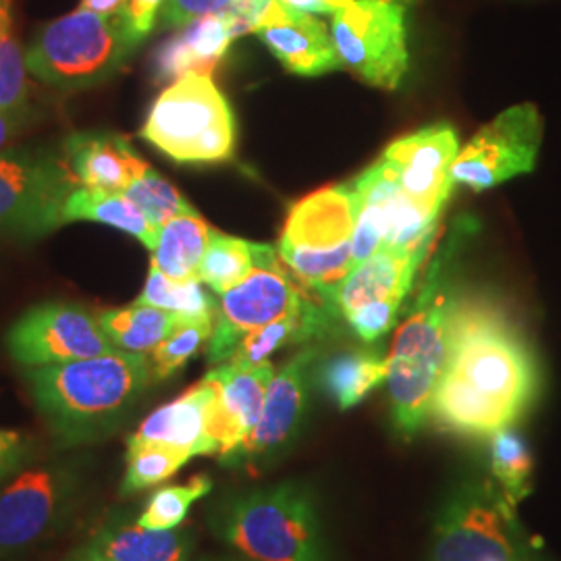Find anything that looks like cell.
<instances>
[{"instance_id":"6da1fadb","label":"cell","mask_w":561,"mask_h":561,"mask_svg":"<svg viewBox=\"0 0 561 561\" xmlns=\"http://www.w3.org/2000/svg\"><path fill=\"white\" fill-rule=\"evenodd\" d=\"M535 393L537 366L516 327L486 300L456 298L433 421L466 437H493L520 419Z\"/></svg>"},{"instance_id":"7a4b0ae2","label":"cell","mask_w":561,"mask_h":561,"mask_svg":"<svg viewBox=\"0 0 561 561\" xmlns=\"http://www.w3.org/2000/svg\"><path fill=\"white\" fill-rule=\"evenodd\" d=\"M152 377L146 354L123 350L25 373L42 421L60 449L101 443L117 433Z\"/></svg>"},{"instance_id":"3957f363","label":"cell","mask_w":561,"mask_h":561,"mask_svg":"<svg viewBox=\"0 0 561 561\" xmlns=\"http://www.w3.org/2000/svg\"><path fill=\"white\" fill-rule=\"evenodd\" d=\"M451 243L433 262L422 283L421 298L396 335L387 356V387L393 421L403 435H414L431 416V403L442 379L447 354V322L454 306L445 262Z\"/></svg>"},{"instance_id":"277c9868","label":"cell","mask_w":561,"mask_h":561,"mask_svg":"<svg viewBox=\"0 0 561 561\" xmlns=\"http://www.w3.org/2000/svg\"><path fill=\"white\" fill-rule=\"evenodd\" d=\"M354 229L356 202L350 183L331 185L294 204L277 245L285 268L333 312L335 294L354 268Z\"/></svg>"},{"instance_id":"5b68a950","label":"cell","mask_w":561,"mask_h":561,"mask_svg":"<svg viewBox=\"0 0 561 561\" xmlns=\"http://www.w3.org/2000/svg\"><path fill=\"white\" fill-rule=\"evenodd\" d=\"M213 528L248 561H324L314 505L296 484L225 500Z\"/></svg>"},{"instance_id":"8992f818","label":"cell","mask_w":561,"mask_h":561,"mask_svg":"<svg viewBox=\"0 0 561 561\" xmlns=\"http://www.w3.org/2000/svg\"><path fill=\"white\" fill-rule=\"evenodd\" d=\"M88 460L30 463L0 489V561L20 560L53 541L85 495Z\"/></svg>"},{"instance_id":"52a82bcc","label":"cell","mask_w":561,"mask_h":561,"mask_svg":"<svg viewBox=\"0 0 561 561\" xmlns=\"http://www.w3.org/2000/svg\"><path fill=\"white\" fill-rule=\"evenodd\" d=\"M140 44L121 13L78 9L42 27L25 53V65L44 83L76 90L115 76Z\"/></svg>"},{"instance_id":"ba28073f","label":"cell","mask_w":561,"mask_h":561,"mask_svg":"<svg viewBox=\"0 0 561 561\" xmlns=\"http://www.w3.org/2000/svg\"><path fill=\"white\" fill-rule=\"evenodd\" d=\"M140 136L175 162H222L236 150V119L208 76H185L164 88Z\"/></svg>"},{"instance_id":"9c48e42d","label":"cell","mask_w":561,"mask_h":561,"mask_svg":"<svg viewBox=\"0 0 561 561\" xmlns=\"http://www.w3.org/2000/svg\"><path fill=\"white\" fill-rule=\"evenodd\" d=\"M319 300L285 268L273 245L261 243L252 273L219 300L215 331L206 347L208 362L215 366L225 364L250 331L300 312Z\"/></svg>"},{"instance_id":"30bf717a","label":"cell","mask_w":561,"mask_h":561,"mask_svg":"<svg viewBox=\"0 0 561 561\" xmlns=\"http://www.w3.org/2000/svg\"><path fill=\"white\" fill-rule=\"evenodd\" d=\"M81 183L69 162L38 152H0V236L36 240L65 222Z\"/></svg>"},{"instance_id":"8fae6325","label":"cell","mask_w":561,"mask_h":561,"mask_svg":"<svg viewBox=\"0 0 561 561\" xmlns=\"http://www.w3.org/2000/svg\"><path fill=\"white\" fill-rule=\"evenodd\" d=\"M331 18V36L341 67L370 85L396 90L410 62L403 4L347 0Z\"/></svg>"},{"instance_id":"7c38bea8","label":"cell","mask_w":561,"mask_h":561,"mask_svg":"<svg viewBox=\"0 0 561 561\" xmlns=\"http://www.w3.org/2000/svg\"><path fill=\"white\" fill-rule=\"evenodd\" d=\"M356 202V229L352 240V264L368 261L381 248L400 252L428 250L437 219L424 215L401 192L396 169L375 162L350 183Z\"/></svg>"},{"instance_id":"4fadbf2b","label":"cell","mask_w":561,"mask_h":561,"mask_svg":"<svg viewBox=\"0 0 561 561\" xmlns=\"http://www.w3.org/2000/svg\"><path fill=\"white\" fill-rule=\"evenodd\" d=\"M542 141V117L535 104H518L468 141L451 167L454 185L484 192L503 181L533 173Z\"/></svg>"},{"instance_id":"5bb4252c","label":"cell","mask_w":561,"mask_h":561,"mask_svg":"<svg viewBox=\"0 0 561 561\" xmlns=\"http://www.w3.org/2000/svg\"><path fill=\"white\" fill-rule=\"evenodd\" d=\"M4 343L11 358L25 368L96 358L117 350L102 333L99 317L71 301L30 308L13 322Z\"/></svg>"},{"instance_id":"9a60e30c","label":"cell","mask_w":561,"mask_h":561,"mask_svg":"<svg viewBox=\"0 0 561 561\" xmlns=\"http://www.w3.org/2000/svg\"><path fill=\"white\" fill-rule=\"evenodd\" d=\"M514 561L510 514L489 484L468 486L435 524L431 561Z\"/></svg>"},{"instance_id":"2e32d148","label":"cell","mask_w":561,"mask_h":561,"mask_svg":"<svg viewBox=\"0 0 561 561\" xmlns=\"http://www.w3.org/2000/svg\"><path fill=\"white\" fill-rule=\"evenodd\" d=\"M458 152L456 129L449 123H435L393 141L382 159L396 169L403 196L424 215L439 219L454 187L451 167Z\"/></svg>"},{"instance_id":"e0dca14e","label":"cell","mask_w":561,"mask_h":561,"mask_svg":"<svg viewBox=\"0 0 561 561\" xmlns=\"http://www.w3.org/2000/svg\"><path fill=\"white\" fill-rule=\"evenodd\" d=\"M215 385L210 408V439L217 445V456L227 460L241 443L250 437L261 419L266 389L275 377L271 362L256 366H240L225 362L206 375Z\"/></svg>"},{"instance_id":"ac0fdd59","label":"cell","mask_w":561,"mask_h":561,"mask_svg":"<svg viewBox=\"0 0 561 561\" xmlns=\"http://www.w3.org/2000/svg\"><path fill=\"white\" fill-rule=\"evenodd\" d=\"M314 358L312 350L300 352L287 362L266 389L262 414L250 437L241 443L240 449L222 463L254 468L294 439L298 433L304 403H306V370Z\"/></svg>"},{"instance_id":"d6986e66","label":"cell","mask_w":561,"mask_h":561,"mask_svg":"<svg viewBox=\"0 0 561 561\" xmlns=\"http://www.w3.org/2000/svg\"><path fill=\"white\" fill-rule=\"evenodd\" d=\"M256 34L275 59L296 76L314 78L341 69L331 30L312 13L287 9L275 0Z\"/></svg>"},{"instance_id":"ffe728a7","label":"cell","mask_w":561,"mask_h":561,"mask_svg":"<svg viewBox=\"0 0 561 561\" xmlns=\"http://www.w3.org/2000/svg\"><path fill=\"white\" fill-rule=\"evenodd\" d=\"M213 398L215 385L204 377L178 400L154 410L129 439L171 445L192 454V458L217 456V445L210 439Z\"/></svg>"},{"instance_id":"44dd1931","label":"cell","mask_w":561,"mask_h":561,"mask_svg":"<svg viewBox=\"0 0 561 561\" xmlns=\"http://www.w3.org/2000/svg\"><path fill=\"white\" fill-rule=\"evenodd\" d=\"M428 250L419 252H400L381 248L368 261L360 262L352 268V273L341 283L335 294V312L352 314L360 306L370 301H401L410 294L416 271Z\"/></svg>"},{"instance_id":"7402d4cb","label":"cell","mask_w":561,"mask_h":561,"mask_svg":"<svg viewBox=\"0 0 561 561\" xmlns=\"http://www.w3.org/2000/svg\"><path fill=\"white\" fill-rule=\"evenodd\" d=\"M233 42L225 15H208L181 27L154 53L152 73L159 83H173L185 76H213Z\"/></svg>"},{"instance_id":"603a6c76","label":"cell","mask_w":561,"mask_h":561,"mask_svg":"<svg viewBox=\"0 0 561 561\" xmlns=\"http://www.w3.org/2000/svg\"><path fill=\"white\" fill-rule=\"evenodd\" d=\"M67 162L83 187L123 194L134 178L136 150L119 134H76L65 141Z\"/></svg>"},{"instance_id":"cb8c5ba5","label":"cell","mask_w":561,"mask_h":561,"mask_svg":"<svg viewBox=\"0 0 561 561\" xmlns=\"http://www.w3.org/2000/svg\"><path fill=\"white\" fill-rule=\"evenodd\" d=\"M108 561H185L192 551L187 530H154L138 522H111L88 541Z\"/></svg>"},{"instance_id":"d4e9b609","label":"cell","mask_w":561,"mask_h":561,"mask_svg":"<svg viewBox=\"0 0 561 561\" xmlns=\"http://www.w3.org/2000/svg\"><path fill=\"white\" fill-rule=\"evenodd\" d=\"M94 221L121 229L152 252L159 240V227L150 221L138 204L119 192H102L80 185L65 206V222Z\"/></svg>"},{"instance_id":"484cf974","label":"cell","mask_w":561,"mask_h":561,"mask_svg":"<svg viewBox=\"0 0 561 561\" xmlns=\"http://www.w3.org/2000/svg\"><path fill=\"white\" fill-rule=\"evenodd\" d=\"M210 241V227L198 213L164 222L152 248L150 266L169 279H198V268Z\"/></svg>"},{"instance_id":"4316f807","label":"cell","mask_w":561,"mask_h":561,"mask_svg":"<svg viewBox=\"0 0 561 561\" xmlns=\"http://www.w3.org/2000/svg\"><path fill=\"white\" fill-rule=\"evenodd\" d=\"M185 317L175 312L131 304L125 308L104 310L99 314L102 333L117 350L134 354H150L157 345L167 340Z\"/></svg>"},{"instance_id":"83f0119b","label":"cell","mask_w":561,"mask_h":561,"mask_svg":"<svg viewBox=\"0 0 561 561\" xmlns=\"http://www.w3.org/2000/svg\"><path fill=\"white\" fill-rule=\"evenodd\" d=\"M331 314L335 312L324 301H314L312 306L304 308L300 312L268 322L261 329L250 331L238 343L233 356L227 362H233L240 366H256L262 362H268V358L275 352H279L280 347L289 343H301L321 333L322 327L327 324V317Z\"/></svg>"},{"instance_id":"f1b7e54d","label":"cell","mask_w":561,"mask_h":561,"mask_svg":"<svg viewBox=\"0 0 561 561\" xmlns=\"http://www.w3.org/2000/svg\"><path fill=\"white\" fill-rule=\"evenodd\" d=\"M387 358L373 352H345L322 364L319 379L327 396L340 405V410H347L387 381Z\"/></svg>"},{"instance_id":"f546056e","label":"cell","mask_w":561,"mask_h":561,"mask_svg":"<svg viewBox=\"0 0 561 561\" xmlns=\"http://www.w3.org/2000/svg\"><path fill=\"white\" fill-rule=\"evenodd\" d=\"M261 243L240 240L210 229V241L198 268V279L222 296L245 279L259 262Z\"/></svg>"},{"instance_id":"4dcf8cb0","label":"cell","mask_w":561,"mask_h":561,"mask_svg":"<svg viewBox=\"0 0 561 561\" xmlns=\"http://www.w3.org/2000/svg\"><path fill=\"white\" fill-rule=\"evenodd\" d=\"M190 460H192V454L178 449V447L162 445V443L127 439L125 474L121 482V495L129 497V495H136L154 484L169 481Z\"/></svg>"},{"instance_id":"1f68e13d","label":"cell","mask_w":561,"mask_h":561,"mask_svg":"<svg viewBox=\"0 0 561 561\" xmlns=\"http://www.w3.org/2000/svg\"><path fill=\"white\" fill-rule=\"evenodd\" d=\"M202 285L201 279H169L161 271L150 266L148 279L136 304L162 308L185 319H215L219 301Z\"/></svg>"},{"instance_id":"d6a6232c","label":"cell","mask_w":561,"mask_h":561,"mask_svg":"<svg viewBox=\"0 0 561 561\" xmlns=\"http://www.w3.org/2000/svg\"><path fill=\"white\" fill-rule=\"evenodd\" d=\"M123 194L134 204H138L141 213L159 229L173 217L198 213L169 181L162 180L148 162L141 161L140 157L134 162V178Z\"/></svg>"},{"instance_id":"836d02e7","label":"cell","mask_w":561,"mask_h":561,"mask_svg":"<svg viewBox=\"0 0 561 561\" xmlns=\"http://www.w3.org/2000/svg\"><path fill=\"white\" fill-rule=\"evenodd\" d=\"M213 491V481L201 474L187 484H171L159 489L144 507L138 524L154 530H173L180 528L187 518L192 505Z\"/></svg>"},{"instance_id":"e575fe53","label":"cell","mask_w":561,"mask_h":561,"mask_svg":"<svg viewBox=\"0 0 561 561\" xmlns=\"http://www.w3.org/2000/svg\"><path fill=\"white\" fill-rule=\"evenodd\" d=\"M215 319H183L175 331L150 352L154 379H169L192 360L213 337Z\"/></svg>"},{"instance_id":"d590c367","label":"cell","mask_w":561,"mask_h":561,"mask_svg":"<svg viewBox=\"0 0 561 561\" xmlns=\"http://www.w3.org/2000/svg\"><path fill=\"white\" fill-rule=\"evenodd\" d=\"M491 470L502 482L510 502H518L528 491L526 482L533 472V456L516 431L502 428L491 439Z\"/></svg>"},{"instance_id":"8d00e7d4","label":"cell","mask_w":561,"mask_h":561,"mask_svg":"<svg viewBox=\"0 0 561 561\" xmlns=\"http://www.w3.org/2000/svg\"><path fill=\"white\" fill-rule=\"evenodd\" d=\"M27 65L20 42L11 34L0 36V111L11 115H25L30 85Z\"/></svg>"},{"instance_id":"74e56055","label":"cell","mask_w":561,"mask_h":561,"mask_svg":"<svg viewBox=\"0 0 561 561\" xmlns=\"http://www.w3.org/2000/svg\"><path fill=\"white\" fill-rule=\"evenodd\" d=\"M400 306L398 301H370L347 314L345 319L362 341H377L385 333H389L398 322Z\"/></svg>"},{"instance_id":"f35d334b","label":"cell","mask_w":561,"mask_h":561,"mask_svg":"<svg viewBox=\"0 0 561 561\" xmlns=\"http://www.w3.org/2000/svg\"><path fill=\"white\" fill-rule=\"evenodd\" d=\"M38 443L18 431L0 428V484L34 463Z\"/></svg>"},{"instance_id":"ab89813d","label":"cell","mask_w":561,"mask_h":561,"mask_svg":"<svg viewBox=\"0 0 561 561\" xmlns=\"http://www.w3.org/2000/svg\"><path fill=\"white\" fill-rule=\"evenodd\" d=\"M231 0H164L159 25L161 27H185L194 21L225 13Z\"/></svg>"},{"instance_id":"60d3db41","label":"cell","mask_w":561,"mask_h":561,"mask_svg":"<svg viewBox=\"0 0 561 561\" xmlns=\"http://www.w3.org/2000/svg\"><path fill=\"white\" fill-rule=\"evenodd\" d=\"M275 0H231L227 11L222 13L231 38H240L245 34L259 32L262 21Z\"/></svg>"},{"instance_id":"b9f144b4","label":"cell","mask_w":561,"mask_h":561,"mask_svg":"<svg viewBox=\"0 0 561 561\" xmlns=\"http://www.w3.org/2000/svg\"><path fill=\"white\" fill-rule=\"evenodd\" d=\"M164 0H125L121 18L136 41L141 42L157 25Z\"/></svg>"},{"instance_id":"7bdbcfd3","label":"cell","mask_w":561,"mask_h":561,"mask_svg":"<svg viewBox=\"0 0 561 561\" xmlns=\"http://www.w3.org/2000/svg\"><path fill=\"white\" fill-rule=\"evenodd\" d=\"M283 7L301 11V13H312V15H335L347 0H279Z\"/></svg>"},{"instance_id":"ee69618b","label":"cell","mask_w":561,"mask_h":561,"mask_svg":"<svg viewBox=\"0 0 561 561\" xmlns=\"http://www.w3.org/2000/svg\"><path fill=\"white\" fill-rule=\"evenodd\" d=\"M25 127V115H11L0 111V152L20 136L21 129Z\"/></svg>"},{"instance_id":"f6af8a7d","label":"cell","mask_w":561,"mask_h":561,"mask_svg":"<svg viewBox=\"0 0 561 561\" xmlns=\"http://www.w3.org/2000/svg\"><path fill=\"white\" fill-rule=\"evenodd\" d=\"M125 0H81L80 9L101 13V15H115L119 13Z\"/></svg>"},{"instance_id":"bcb514c9","label":"cell","mask_w":561,"mask_h":561,"mask_svg":"<svg viewBox=\"0 0 561 561\" xmlns=\"http://www.w3.org/2000/svg\"><path fill=\"white\" fill-rule=\"evenodd\" d=\"M65 561H108L102 558L101 553H96L88 542L80 547V549H76L69 558Z\"/></svg>"},{"instance_id":"7dc6e473","label":"cell","mask_w":561,"mask_h":561,"mask_svg":"<svg viewBox=\"0 0 561 561\" xmlns=\"http://www.w3.org/2000/svg\"><path fill=\"white\" fill-rule=\"evenodd\" d=\"M11 30V18H9V2L0 0V36L9 34Z\"/></svg>"},{"instance_id":"c3c4849f","label":"cell","mask_w":561,"mask_h":561,"mask_svg":"<svg viewBox=\"0 0 561 561\" xmlns=\"http://www.w3.org/2000/svg\"><path fill=\"white\" fill-rule=\"evenodd\" d=\"M387 2H400V4H403L405 0H387Z\"/></svg>"},{"instance_id":"681fc988","label":"cell","mask_w":561,"mask_h":561,"mask_svg":"<svg viewBox=\"0 0 561 561\" xmlns=\"http://www.w3.org/2000/svg\"><path fill=\"white\" fill-rule=\"evenodd\" d=\"M493 561H502V560H493Z\"/></svg>"},{"instance_id":"f907efd6","label":"cell","mask_w":561,"mask_h":561,"mask_svg":"<svg viewBox=\"0 0 561 561\" xmlns=\"http://www.w3.org/2000/svg\"><path fill=\"white\" fill-rule=\"evenodd\" d=\"M7 2H11V0H7Z\"/></svg>"}]
</instances>
